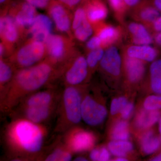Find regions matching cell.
<instances>
[{"instance_id":"603a6c76","label":"cell","mask_w":161,"mask_h":161,"mask_svg":"<svg viewBox=\"0 0 161 161\" xmlns=\"http://www.w3.org/2000/svg\"><path fill=\"white\" fill-rule=\"evenodd\" d=\"M150 72L151 88L154 93L161 95V59L151 64Z\"/></svg>"},{"instance_id":"ab89813d","label":"cell","mask_w":161,"mask_h":161,"mask_svg":"<svg viewBox=\"0 0 161 161\" xmlns=\"http://www.w3.org/2000/svg\"><path fill=\"white\" fill-rule=\"evenodd\" d=\"M154 22V29L157 31H161V16H159Z\"/></svg>"},{"instance_id":"83f0119b","label":"cell","mask_w":161,"mask_h":161,"mask_svg":"<svg viewBox=\"0 0 161 161\" xmlns=\"http://www.w3.org/2000/svg\"><path fill=\"white\" fill-rule=\"evenodd\" d=\"M104 55L103 50L100 48L94 49L89 54L86 61L90 68L95 67L98 61L101 60Z\"/></svg>"},{"instance_id":"d4e9b609","label":"cell","mask_w":161,"mask_h":161,"mask_svg":"<svg viewBox=\"0 0 161 161\" xmlns=\"http://www.w3.org/2000/svg\"><path fill=\"white\" fill-rule=\"evenodd\" d=\"M112 135L115 141L127 140L130 136L127 122L125 121L117 122L113 128Z\"/></svg>"},{"instance_id":"7a4b0ae2","label":"cell","mask_w":161,"mask_h":161,"mask_svg":"<svg viewBox=\"0 0 161 161\" xmlns=\"http://www.w3.org/2000/svg\"><path fill=\"white\" fill-rule=\"evenodd\" d=\"M57 65L48 60L17 70L8 89L0 99L1 112L8 115L23 98L48 86L60 74L57 70Z\"/></svg>"},{"instance_id":"836d02e7","label":"cell","mask_w":161,"mask_h":161,"mask_svg":"<svg viewBox=\"0 0 161 161\" xmlns=\"http://www.w3.org/2000/svg\"><path fill=\"white\" fill-rule=\"evenodd\" d=\"M134 109V105L132 103H128L125 106L123 109L121 111L122 117L125 119H128L132 114Z\"/></svg>"},{"instance_id":"b9f144b4","label":"cell","mask_w":161,"mask_h":161,"mask_svg":"<svg viewBox=\"0 0 161 161\" xmlns=\"http://www.w3.org/2000/svg\"><path fill=\"white\" fill-rule=\"evenodd\" d=\"M124 1L127 5L132 6L136 5L139 0H124Z\"/></svg>"},{"instance_id":"ba28073f","label":"cell","mask_w":161,"mask_h":161,"mask_svg":"<svg viewBox=\"0 0 161 161\" xmlns=\"http://www.w3.org/2000/svg\"><path fill=\"white\" fill-rule=\"evenodd\" d=\"M81 112L82 120L92 126L100 125L107 115V111L105 107L89 95L82 98Z\"/></svg>"},{"instance_id":"c3c4849f","label":"cell","mask_w":161,"mask_h":161,"mask_svg":"<svg viewBox=\"0 0 161 161\" xmlns=\"http://www.w3.org/2000/svg\"><path fill=\"white\" fill-rule=\"evenodd\" d=\"M159 131L161 134V118L160 119L159 123Z\"/></svg>"},{"instance_id":"8d00e7d4","label":"cell","mask_w":161,"mask_h":161,"mask_svg":"<svg viewBox=\"0 0 161 161\" xmlns=\"http://www.w3.org/2000/svg\"><path fill=\"white\" fill-rule=\"evenodd\" d=\"M110 153L108 150L105 148H103L101 149L100 152V161H106L109 160Z\"/></svg>"},{"instance_id":"4316f807","label":"cell","mask_w":161,"mask_h":161,"mask_svg":"<svg viewBox=\"0 0 161 161\" xmlns=\"http://www.w3.org/2000/svg\"><path fill=\"white\" fill-rule=\"evenodd\" d=\"M145 109L149 110H158L161 109V95H150L144 102Z\"/></svg>"},{"instance_id":"44dd1931","label":"cell","mask_w":161,"mask_h":161,"mask_svg":"<svg viewBox=\"0 0 161 161\" xmlns=\"http://www.w3.org/2000/svg\"><path fill=\"white\" fill-rule=\"evenodd\" d=\"M129 30L133 36V41L139 45H148L152 42L150 34L143 25L132 23L129 26Z\"/></svg>"},{"instance_id":"ffe728a7","label":"cell","mask_w":161,"mask_h":161,"mask_svg":"<svg viewBox=\"0 0 161 161\" xmlns=\"http://www.w3.org/2000/svg\"><path fill=\"white\" fill-rule=\"evenodd\" d=\"M127 74L129 79L132 82L140 80L145 72V67L140 60L136 58H128L126 62Z\"/></svg>"},{"instance_id":"277c9868","label":"cell","mask_w":161,"mask_h":161,"mask_svg":"<svg viewBox=\"0 0 161 161\" xmlns=\"http://www.w3.org/2000/svg\"><path fill=\"white\" fill-rule=\"evenodd\" d=\"M63 134L61 141L73 153L91 150L96 141L95 136L92 132L75 126Z\"/></svg>"},{"instance_id":"bcb514c9","label":"cell","mask_w":161,"mask_h":161,"mask_svg":"<svg viewBox=\"0 0 161 161\" xmlns=\"http://www.w3.org/2000/svg\"><path fill=\"white\" fill-rule=\"evenodd\" d=\"M152 160L153 161H161V153L158 155L157 156L155 157L154 158H153Z\"/></svg>"},{"instance_id":"484cf974","label":"cell","mask_w":161,"mask_h":161,"mask_svg":"<svg viewBox=\"0 0 161 161\" xmlns=\"http://www.w3.org/2000/svg\"><path fill=\"white\" fill-rule=\"evenodd\" d=\"M93 30L91 25L86 19L75 30V37L78 40L81 41L86 40L92 34Z\"/></svg>"},{"instance_id":"f35d334b","label":"cell","mask_w":161,"mask_h":161,"mask_svg":"<svg viewBox=\"0 0 161 161\" xmlns=\"http://www.w3.org/2000/svg\"><path fill=\"white\" fill-rule=\"evenodd\" d=\"M110 1L112 6L115 9H119L122 6V0H110Z\"/></svg>"},{"instance_id":"74e56055","label":"cell","mask_w":161,"mask_h":161,"mask_svg":"<svg viewBox=\"0 0 161 161\" xmlns=\"http://www.w3.org/2000/svg\"><path fill=\"white\" fill-rule=\"evenodd\" d=\"M100 150L94 149L90 153V158L92 161H99L100 157Z\"/></svg>"},{"instance_id":"d6986e66","label":"cell","mask_w":161,"mask_h":161,"mask_svg":"<svg viewBox=\"0 0 161 161\" xmlns=\"http://www.w3.org/2000/svg\"><path fill=\"white\" fill-rule=\"evenodd\" d=\"M160 115L158 110H142L136 119V125L142 129L150 128L158 120Z\"/></svg>"},{"instance_id":"6da1fadb","label":"cell","mask_w":161,"mask_h":161,"mask_svg":"<svg viewBox=\"0 0 161 161\" xmlns=\"http://www.w3.org/2000/svg\"><path fill=\"white\" fill-rule=\"evenodd\" d=\"M45 125L24 119H11L3 132V146L8 158L14 161H42L48 136Z\"/></svg>"},{"instance_id":"9a60e30c","label":"cell","mask_w":161,"mask_h":161,"mask_svg":"<svg viewBox=\"0 0 161 161\" xmlns=\"http://www.w3.org/2000/svg\"><path fill=\"white\" fill-rule=\"evenodd\" d=\"M15 20L9 16L1 18L0 33L1 37L9 43H13L17 40L19 33Z\"/></svg>"},{"instance_id":"7bdbcfd3","label":"cell","mask_w":161,"mask_h":161,"mask_svg":"<svg viewBox=\"0 0 161 161\" xmlns=\"http://www.w3.org/2000/svg\"><path fill=\"white\" fill-rule=\"evenodd\" d=\"M154 3L156 8L161 12V0H154Z\"/></svg>"},{"instance_id":"681fc988","label":"cell","mask_w":161,"mask_h":161,"mask_svg":"<svg viewBox=\"0 0 161 161\" xmlns=\"http://www.w3.org/2000/svg\"><path fill=\"white\" fill-rule=\"evenodd\" d=\"M5 1H6V0H0V2H1V3H3V2H5Z\"/></svg>"},{"instance_id":"2e32d148","label":"cell","mask_w":161,"mask_h":161,"mask_svg":"<svg viewBox=\"0 0 161 161\" xmlns=\"http://www.w3.org/2000/svg\"><path fill=\"white\" fill-rule=\"evenodd\" d=\"M50 14L58 30L61 32L69 31L70 27V21L63 6L60 5H54L51 8Z\"/></svg>"},{"instance_id":"f907efd6","label":"cell","mask_w":161,"mask_h":161,"mask_svg":"<svg viewBox=\"0 0 161 161\" xmlns=\"http://www.w3.org/2000/svg\"><path fill=\"white\" fill-rule=\"evenodd\" d=\"M161 135V136H160V140H161V134H160Z\"/></svg>"},{"instance_id":"9c48e42d","label":"cell","mask_w":161,"mask_h":161,"mask_svg":"<svg viewBox=\"0 0 161 161\" xmlns=\"http://www.w3.org/2000/svg\"><path fill=\"white\" fill-rule=\"evenodd\" d=\"M86 59L79 57L63 69L64 86H78L86 78L88 68Z\"/></svg>"},{"instance_id":"4dcf8cb0","label":"cell","mask_w":161,"mask_h":161,"mask_svg":"<svg viewBox=\"0 0 161 161\" xmlns=\"http://www.w3.org/2000/svg\"><path fill=\"white\" fill-rule=\"evenodd\" d=\"M117 32L116 30L112 27H108L103 30L99 37L102 41L108 42L115 39L117 36Z\"/></svg>"},{"instance_id":"f1b7e54d","label":"cell","mask_w":161,"mask_h":161,"mask_svg":"<svg viewBox=\"0 0 161 161\" xmlns=\"http://www.w3.org/2000/svg\"><path fill=\"white\" fill-rule=\"evenodd\" d=\"M106 10L101 6L93 7L90 9L88 13L89 19L93 22L103 19L106 17Z\"/></svg>"},{"instance_id":"ac0fdd59","label":"cell","mask_w":161,"mask_h":161,"mask_svg":"<svg viewBox=\"0 0 161 161\" xmlns=\"http://www.w3.org/2000/svg\"><path fill=\"white\" fill-rule=\"evenodd\" d=\"M127 53L128 56L130 58L147 61H153L157 56L155 49L147 45L130 47Z\"/></svg>"},{"instance_id":"e0dca14e","label":"cell","mask_w":161,"mask_h":161,"mask_svg":"<svg viewBox=\"0 0 161 161\" xmlns=\"http://www.w3.org/2000/svg\"><path fill=\"white\" fill-rule=\"evenodd\" d=\"M36 10L34 6L26 3L22 7L15 17L17 24L23 27H30L36 18Z\"/></svg>"},{"instance_id":"8fae6325","label":"cell","mask_w":161,"mask_h":161,"mask_svg":"<svg viewBox=\"0 0 161 161\" xmlns=\"http://www.w3.org/2000/svg\"><path fill=\"white\" fill-rule=\"evenodd\" d=\"M44 43L49 55V61L56 65L62 62L65 54V43L63 37L51 34Z\"/></svg>"},{"instance_id":"7c38bea8","label":"cell","mask_w":161,"mask_h":161,"mask_svg":"<svg viewBox=\"0 0 161 161\" xmlns=\"http://www.w3.org/2000/svg\"><path fill=\"white\" fill-rule=\"evenodd\" d=\"M73 154L61 140H58L52 144L49 150L47 149L42 161H69L73 158Z\"/></svg>"},{"instance_id":"d6a6232c","label":"cell","mask_w":161,"mask_h":161,"mask_svg":"<svg viewBox=\"0 0 161 161\" xmlns=\"http://www.w3.org/2000/svg\"><path fill=\"white\" fill-rule=\"evenodd\" d=\"M86 19V15L84 10L81 8H79L77 9L75 12L73 24H72L73 29L74 30L77 29Z\"/></svg>"},{"instance_id":"ee69618b","label":"cell","mask_w":161,"mask_h":161,"mask_svg":"<svg viewBox=\"0 0 161 161\" xmlns=\"http://www.w3.org/2000/svg\"><path fill=\"white\" fill-rule=\"evenodd\" d=\"M87 160H88L86 158L81 156L78 157L74 159V161H86Z\"/></svg>"},{"instance_id":"1f68e13d","label":"cell","mask_w":161,"mask_h":161,"mask_svg":"<svg viewBox=\"0 0 161 161\" xmlns=\"http://www.w3.org/2000/svg\"><path fill=\"white\" fill-rule=\"evenodd\" d=\"M159 16V13L158 10L152 7L144 9L141 14V17L143 19L150 22L155 21Z\"/></svg>"},{"instance_id":"d590c367","label":"cell","mask_w":161,"mask_h":161,"mask_svg":"<svg viewBox=\"0 0 161 161\" xmlns=\"http://www.w3.org/2000/svg\"><path fill=\"white\" fill-rule=\"evenodd\" d=\"M50 0H26L27 3H30L35 7L43 8L48 5Z\"/></svg>"},{"instance_id":"7dc6e473","label":"cell","mask_w":161,"mask_h":161,"mask_svg":"<svg viewBox=\"0 0 161 161\" xmlns=\"http://www.w3.org/2000/svg\"><path fill=\"white\" fill-rule=\"evenodd\" d=\"M116 161H127V159L124 158V157H119L116 159Z\"/></svg>"},{"instance_id":"7402d4cb","label":"cell","mask_w":161,"mask_h":161,"mask_svg":"<svg viewBox=\"0 0 161 161\" xmlns=\"http://www.w3.org/2000/svg\"><path fill=\"white\" fill-rule=\"evenodd\" d=\"M141 145L142 151L147 154L153 153L158 150L160 146V141L154 136L151 131L146 132L142 136Z\"/></svg>"},{"instance_id":"f6af8a7d","label":"cell","mask_w":161,"mask_h":161,"mask_svg":"<svg viewBox=\"0 0 161 161\" xmlns=\"http://www.w3.org/2000/svg\"><path fill=\"white\" fill-rule=\"evenodd\" d=\"M4 53V47L3 44V43H1L0 45V55H1V57H3Z\"/></svg>"},{"instance_id":"60d3db41","label":"cell","mask_w":161,"mask_h":161,"mask_svg":"<svg viewBox=\"0 0 161 161\" xmlns=\"http://www.w3.org/2000/svg\"><path fill=\"white\" fill-rule=\"evenodd\" d=\"M61 2L69 6H73L77 5L80 0H60Z\"/></svg>"},{"instance_id":"8992f818","label":"cell","mask_w":161,"mask_h":161,"mask_svg":"<svg viewBox=\"0 0 161 161\" xmlns=\"http://www.w3.org/2000/svg\"><path fill=\"white\" fill-rule=\"evenodd\" d=\"M58 104L47 106L16 108L8 115L11 119H24L35 123L45 125L56 116Z\"/></svg>"},{"instance_id":"cb8c5ba5","label":"cell","mask_w":161,"mask_h":161,"mask_svg":"<svg viewBox=\"0 0 161 161\" xmlns=\"http://www.w3.org/2000/svg\"><path fill=\"white\" fill-rule=\"evenodd\" d=\"M133 145L126 141H114L108 144V148L113 155L118 157H124L127 153L133 150Z\"/></svg>"},{"instance_id":"f546056e","label":"cell","mask_w":161,"mask_h":161,"mask_svg":"<svg viewBox=\"0 0 161 161\" xmlns=\"http://www.w3.org/2000/svg\"><path fill=\"white\" fill-rule=\"evenodd\" d=\"M127 103V99L125 97H119L113 99L111 105V113L112 115H115L120 112Z\"/></svg>"},{"instance_id":"5bb4252c","label":"cell","mask_w":161,"mask_h":161,"mask_svg":"<svg viewBox=\"0 0 161 161\" xmlns=\"http://www.w3.org/2000/svg\"><path fill=\"white\" fill-rule=\"evenodd\" d=\"M12 64L1 58L0 60V99L5 95L16 71Z\"/></svg>"},{"instance_id":"e575fe53","label":"cell","mask_w":161,"mask_h":161,"mask_svg":"<svg viewBox=\"0 0 161 161\" xmlns=\"http://www.w3.org/2000/svg\"><path fill=\"white\" fill-rule=\"evenodd\" d=\"M101 40L99 37H94L92 38L87 43V47L89 49L94 50L98 48L100 45Z\"/></svg>"},{"instance_id":"52a82bcc","label":"cell","mask_w":161,"mask_h":161,"mask_svg":"<svg viewBox=\"0 0 161 161\" xmlns=\"http://www.w3.org/2000/svg\"><path fill=\"white\" fill-rule=\"evenodd\" d=\"M62 91L52 86L45 89L39 90L23 98L14 108L47 106L57 104L60 101Z\"/></svg>"},{"instance_id":"3957f363","label":"cell","mask_w":161,"mask_h":161,"mask_svg":"<svg viewBox=\"0 0 161 161\" xmlns=\"http://www.w3.org/2000/svg\"><path fill=\"white\" fill-rule=\"evenodd\" d=\"M82 97L77 87L64 86L58 104L54 132L62 134L80 122Z\"/></svg>"},{"instance_id":"4fadbf2b","label":"cell","mask_w":161,"mask_h":161,"mask_svg":"<svg viewBox=\"0 0 161 161\" xmlns=\"http://www.w3.org/2000/svg\"><path fill=\"white\" fill-rule=\"evenodd\" d=\"M101 65L107 72L114 75H119L121 68V58L115 47L109 48L104 54L101 60Z\"/></svg>"},{"instance_id":"30bf717a","label":"cell","mask_w":161,"mask_h":161,"mask_svg":"<svg viewBox=\"0 0 161 161\" xmlns=\"http://www.w3.org/2000/svg\"><path fill=\"white\" fill-rule=\"evenodd\" d=\"M52 22L47 16L39 14L36 16L33 23L30 27V33L35 41L45 43L51 34Z\"/></svg>"},{"instance_id":"5b68a950","label":"cell","mask_w":161,"mask_h":161,"mask_svg":"<svg viewBox=\"0 0 161 161\" xmlns=\"http://www.w3.org/2000/svg\"><path fill=\"white\" fill-rule=\"evenodd\" d=\"M44 54L43 43L34 40L20 48L9 62L16 68H26L37 64L43 58Z\"/></svg>"}]
</instances>
